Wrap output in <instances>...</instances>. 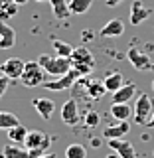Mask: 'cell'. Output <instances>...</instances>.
Masks as SVG:
<instances>
[{
	"label": "cell",
	"mask_w": 154,
	"mask_h": 158,
	"mask_svg": "<svg viewBox=\"0 0 154 158\" xmlns=\"http://www.w3.org/2000/svg\"><path fill=\"white\" fill-rule=\"evenodd\" d=\"M103 83H105V87H107V93H115L125 85V77H123V73L113 71V73H107V75L103 77Z\"/></svg>",
	"instance_id": "17"
},
{
	"label": "cell",
	"mask_w": 154,
	"mask_h": 158,
	"mask_svg": "<svg viewBox=\"0 0 154 158\" xmlns=\"http://www.w3.org/2000/svg\"><path fill=\"white\" fill-rule=\"evenodd\" d=\"M128 132H131L128 121H119L115 125H107L105 131H103V136H105L107 140H111V138H125Z\"/></svg>",
	"instance_id": "12"
},
{
	"label": "cell",
	"mask_w": 154,
	"mask_h": 158,
	"mask_svg": "<svg viewBox=\"0 0 154 158\" xmlns=\"http://www.w3.org/2000/svg\"><path fill=\"white\" fill-rule=\"evenodd\" d=\"M93 6V0H69V10L75 16H81V14L89 12Z\"/></svg>",
	"instance_id": "24"
},
{
	"label": "cell",
	"mask_w": 154,
	"mask_h": 158,
	"mask_svg": "<svg viewBox=\"0 0 154 158\" xmlns=\"http://www.w3.org/2000/svg\"><path fill=\"white\" fill-rule=\"evenodd\" d=\"M150 87H152V91H154V79H152V83H150Z\"/></svg>",
	"instance_id": "36"
},
{
	"label": "cell",
	"mask_w": 154,
	"mask_h": 158,
	"mask_svg": "<svg viewBox=\"0 0 154 158\" xmlns=\"http://www.w3.org/2000/svg\"><path fill=\"white\" fill-rule=\"evenodd\" d=\"M87 32H89V30H85V34H83V42H87L89 38H93V34H87Z\"/></svg>",
	"instance_id": "32"
},
{
	"label": "cell",
	"mask_w": 154,
	"mask_h": 158,
	"mask_svg": "<svg viewBox=\"0 0 154 158\" xmlns=\"http://www.w3.org/2000/svg\"><path fill=\"white\" fill-rule=\"evenodd\" d=\"M14 2H16V4H18V6H24V4H28V2H30V0H14Z\"/></svg>",
	"instance_id": "33"
},
{
	"label": "cell",
	"mask_w": 154,
	"mask_h": 158,
	"mask_svg": "<svg viewBox=\"0 0 154 158\" xmlns=\"http://www.w3.org/2000/svg\"><path fill=\"white\" fill-rule=\"evenodd\" d=\"M40 158H57L53 152H48V154H44V156H40Z\"/></svg>",
	"instance_id": "34"
},
{
	"label": "cell",
	"mask_w": 154,
	"mask_h": 158,
	"mask_svg": "<svg viewBox=\"0 0 154 158\" xmlns=\"http://www.w3.org/2000/svg\"><path fill=\"white\" fill-rule=\"evenodd\" d=\"M107 93V87L103 81H87V95L91 99H103V95Z\"/></svg>",
	"instance_id": "23"
},
{
	"label": "cell",
	"mask_w": 154,
	"mask_h": 158,
	"mask_svg": "<svg viewBox=\"0 0 154 158\" xmlns=\"http://www.w3.org/2000/svg\"><path fill=\"white\" fill-rule=\"evenodd\" d=\"M52 4V12L57 20H65L71 16V10H69V2L67 0H49Z\"/></svg>",
	"instance_id": "19"
},
{
	"label": "cell",
	"mask_w": 154,
	"mask_h": 158,
	"mask_svg": "<svg viewBox=\"0 0 154 158\" xmlns=\"http://www.w3.org/2000/svg\"><path fill=\"white\" fill-rule=\"evenodd\" d=\"M8 85H10V77H6V75H2V73H0V99L6 95Z\"/></svg>",
	"instance_id": "29"
},
{
	"label": "cell",
	"mask_w": 154,
	"mask_h": 158,
	"mask_svg": "<svg viewBox=\"0 0 154 158\" xmlns=\"http://www.w3.org/2000/svg\"><path fill=\"white\" fill-rule=\"evenodd\" d=\"M52 46H53V49H56V56H59V57H71L73 56V49H75L71 44L61 42V40H53Z\"/></svg>",
	"instance_id": "25"
},
{
	"label": "cell",
	"mask_w": 154,
	"mask_h": 158,
	"mask_svg": "<svg viewBox=\"0 0 154 158\" xmlns=\"http://www.w3.org/2000/svg\"><path fill=\"white\" fill-rule=\"evenodd\" d=\"M34 109L38 111V115L44 118V121H49L53 115V111H56V103L52 101V99H46V97H40V99H34L32 101Z\"/></svg>",
	"instance_id": "13"
},
{
	"label": "cell",
	"mask_w": 154,
	"mask_h": 158,
	"mask_svg": "<svg viewBox=\"0 0 154 158\" xmlns=\"http://www.w3.org/2000/svg\"><path fill=\"white\" fill-rule=\"evenodd\" d=\"M65 158H87V148L81 142H73L65 148Z\"/></svg>",
	"instance_id": "27"
},
{
	"label": "cell",
	"mask_w": 154,
	"mask_h": 158,
	"mask_svg": "<svg viewBox=\"0 0 154 158\" xmlns=\"http://www.w3.org/2000/svg\"><path fill=\"white\" fill-rule=\"evenodd\" d=\"M36 2H49V0H36Z\"/></svg>",
	"instance_id": "37"
},
{
	"label": "cell",
	"mask_w": 154,
	"mask_h": 158,
	"mask_svg": "<svg viewBox=\"0 0 154 158\" xmlns=\"http://www.w3.org/2000/svg\"><path fill=\"white\" fill-rule=\"evenodd\" d=\"M16 44V32L12 26H8L4 20H0V49H10Z\"/></svg>",
	"instance_id": "14"
},
{
	"label": "cell",
	"mask_w": 154,
	"mask_h": 158,
	"mask_svg": "<svg viewBox=\"0 0 154 158\" xmlns=\"http://www.w3.org/2000/svg\"><path fill=\"white\" fill-rule=\"evenodd\" d=\"M136 95V85L135 83H125L119 91H115L113 93V103H128L132 97Z\"/></svg>",
	"instance_id": "16"
},
{
	"label": "cell",
	"mask_w": 154,
	"mask_h": 158,
	"mask_svg": "<svg viewBox=\"0 0 154 158\" xmlns=\"http://www.w3.org/2000/svg\"><path fill=\"white\" fill-rule=\"evenodd\" d=\"M127 57H128V61H131V65L135 69H138V71H148V69L152 67L150 57H148L144 52H140L138 48H131L127 52Z\"/></svg>",
	"instance_id": "9"
},
{
	"label": "cell",
	"mask_w": 154,
	"mask_h": 158,
	"mask_svg": "<svg viewBox=\"0 0 154 158\" xmlns=\"http://www.w3.org/2000/svg\"><path fill=\"white\" fill-rule=\"evenodd\" d=\"M59 115H61V121L65 123L67 127H75L79 123V107H77L75 99H67V101L61 105Z\"/></svg>",
	"instance_id": "8"
},
{
	"label": "cell",
	"mask_w": 154,
	"mask_h": 158,
	"mask_svg": "<svg viewBox=\"0 0 154 158\" xmlns=\"http://www.w3.org/2000/svg\"><path fill=\"white\" fill-rule=\"evenodd\" d=\"M18 125H20V118L14 113L0 111V131H10V128H14Z\"/></svg>",
	"instance_id": "22"
},
{
	"label": "cell",
	"mask_w": 154,
	"mask_h": 158,
	"mask_svg": "<svg viewBox=\"0 0 154 158\" xmlns=\"http://www.w3.org/2000/svg\"><path fill=\"white\" fill-rule=\"evenodd\" d=\"M6 132H8L10 142H16V144H24V140H26V136H28L26 127H22V125H18V127L10 128V131H6Z\"/></svg>",
	"instance_id": "26"
},
{
	"label": "cell",
	"mask_w": 154,
	"mask_h": 158,
	"mask_svg": "<svg viewBox=\"0 0 154 158\" xmlns=\"http://www.w3.org/2000/svg\"><path fill=\"white\" fill-rule=\"evenodd\" d=\"M99 123H101V117H99V113H97V111H89L87 115H85V125H87L89 128L99 127Z\"/></svg>",
	"instance_id": "28"
},
{
	"label": "cell",
	"mask_w": 154,
	"mask_h": 158,
	"mask_svg": "<svg viewBox=\"0 0 154 158\" xmlns=\"http://www.w3.org/2000/svg\"><path fill=\"white\" fill-rule=\"evenodd\" d=\"M150 16H152V8L144 6L140 0H135V2H132V6H131V24H132V26L142 24L144 20H148Z\"/></svg>",
	"instance_id": "11"
},
{
	"label": "cell",
	"mask_w": 154,
	"mask_h": 158,
	"mask_svg": "<svg viewBox=\"0 0 154 158\" xmlns=\"http://www.w3.org/2000/svg\"><path fill=\"white\" fill-rule=\"evenodd\" d=\"M105 2H107L109 8H115V6H119V4H123L125 0H105Z\"/></svg>",
	"instance_id": "30"
},
{
	"label": "cell",
	"mask_w": 154,
	"mask_h": 158,
	"mask_svg": "<svg viewBox=\"0 0 154 158\" xmlns=\"http://www.w3.org/2000/svg\"><path fill=\"white\" fill-rule=\"evenodd\" d=\"M69 59H71V67L75 69L79 75H87L91 69H95V56L83 46L73 49V56Z\"/></svg>",
	"instance_id": "2"
},
{
	"label": "cell",
	"mask_w": 154,
	"mask_h": 158,
	"mask_svg": "<svg viewBox=\"0 0 154 158\" xmlns=\"http://www.w3.org/2000/svg\"><path fill=\"white\" fill-rule=\"evenodd\" d=\"M38 63L52 77H61V75L71 71V59L69 57H59V56L53 57V56H48V53H42L38 57Z\"/></svg>",
	"instance_id": "1"
},
{
	"label": "cell",
	"mask_w": 154,
	"mask_h": 158,
	"mask_svg": "<svg viewBox=\"0 0 154 158\" xmlns=\"http://www.w3.org/2000/svg\"><path fill=\"white\" fill-rule=\"evenodd\" d=\"M24 65H26V61H22L20 57H8L6 61L0 63V73L10 79H20L24 73Z\"/></svg>",
	"instance_id": "7"
},
{
	"label": "cell",
	"mask_w": 154,
	"mask_h": 158,
	"mask_svg": "<svg viewBox=\"0 0 154 158\" xmlns=\"http://www.w3.org/2000/svg\"><path fill=\"white\" fill-rule=\"evenodd\" d=\"M44 73L46 71H44V67L40 65L38 61H26L20 81H22V85H26V87H40V85L46 83V75H44Z\"/></svg>",
	"instance_id": "4"
},
{
	"label": "cell",
	"mask_w": 154,
	"mask_h": 158,
	"mask_svg": "<svg viewBox=\"0 0 154 158\" xmlns=\"http://www.w3.org/2000/svg\"><path fill=\"white\" fill-rule=\"evenodd\" d=\"M109 111L115 121H128L132 117V109L128 107V103H113Z\"/></svg>",
	"instance_id": "18"
},
{
	"label": "cell",
	"mask_w": 154,
	"mask_h": 158,
	"mask_svg": "<svg viewBox=\"0 0 154 158\" xmlns=\"http://www.w3.org/2000/svg\"><path fill=\"white\" fill-rule=\"evenodd\" d=\"M107 158H121V156H119V154H117V152H113V154H109Z\"/></svg>",
	"instance_id": "35"
},
{
	"label": "cell",
	"mask_w": 154,
	"mask_h": 158,
	"mask_svg": "<svg viewBox=\"0 0 154 158\" xmlns=\"http://www.w3.org/2000/svg\"><path fill=\"white\" fill-rule=\"evenodd\" d=\"M148 128H154V113H152V117H150V121H148Z\"/></svg>",
	"instance_id": "31"
},
{
	"label": "cell",
	"mask_w": 154,
	"mask_h": 158,
	"mask_svg": "<svg viewBox=\"0 0 154 158\" xmlns=\"http://www.w3.org/2000/svg\"><path fill=\"white\" fill-rule=\"evenodd\" d=\"M154 113V107H152V101L146 93H138L136 97V103H135V109H132V118L138 127H146L148 121H150Z\"/></svg>",
	"instance_id": "3"
},
{
	"label": "cell",
	"mask_w": 154,
	"mask_h": 158,
	"mask_svg": "<svg viewBox=\"0 0 154 158\" xmlns=\"http://www.w3.org/2000/svg\"><path fill=\"white\" fill-rule=\"evenodd\" d=\"M0 158H30V154H28V148H22L18 144H6L2 148Z\"/></svg>",
	"instance_id": "20"
},
{
	"label": "cell",
	"mask_w": 154,
	"mask_h": 158,
	"mask_svg": "<svg viewBox=\"0 0 154 158\" xmlns=\"http://www.w3.org/2000/svg\"><path fill=\"white\" fill-rule=\"evenodd\" d=\"M77 77H79V73L71 67L69 73H65V75H61V77H56V79H52V81H46L44 87H46L48 91H63V89L71 87L73 83L77 81Z\"/></svg>",
	"instance_id": "6"
},
{
	"label": "cell",
	"mask_w": 154,
	"mask_h": 158,
	"mask_svg": "<svg viewBox=\"0 0 154 158\" xmlns=\"http://www.w3.org/2000/svg\"><path fill=\"white\" fill-rule=\"evenodd\" d=\"M107 144L111 146V150L117 152L121 158H136L135 146H132V142H128L127 138H111Z\"/></svg>",
	"instance_id": "10"
},
{
	"label": "cell",
	"mask_w": 154,
	"mask_h": 158,
	"mask_svg": "<svg viewBox=\"0 0 154 158\" xmlns=\"http://www.w3.org/2000/svg\"><path fill=\"white\" fill-rule=\"evenodd\" d=\"M49 144H52V136L46 135L42 131H28V136L24 140V146L28 150H42V152H48Z\"/></svg>",
	"instance_id": "5"
},
{
	"label": "cell",
	"mask_w": 154,
	"mask_h": 158,
	"mask_svg": "<svg viewBox=\"0 0 154 158\" xmlns=\"http://www.w3.org/2000/svg\"><path fill=\"white\" fill-rule=\"evenodd\" d=\"M125 34V24H123V20L119 18H113L109 20L105 26L101 28V36L103 38H119Z\"/></svg>",
	"instance_id": "15"
},
{
	"label": "cell",
	"mask_w": 154,
	"mask_h": 158,
	"mask_svg": "<svg viewBox=\"0 0 154 158\" xmlns=\"http://www.w3.org/2000/svg\"><path fill=\"white\" fill-rule=\"evenodd\" d=\"M18 12V4L14 0H0V20H10L12 16H16Z\"/></svg>",
	"instance_id": "21"
}]
</instances>
